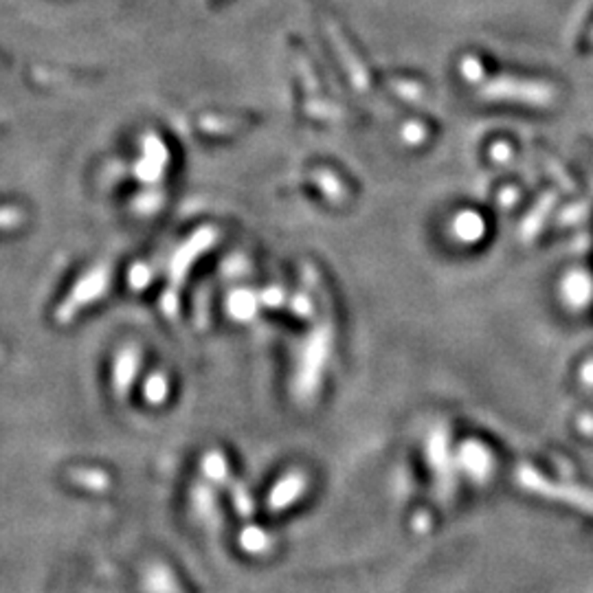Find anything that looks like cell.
Masks as SVG:
<instances>
[{"mask_svg":"<svg viewBox=\"0 0 593 593\" xmlns=\"http://www.w3.org/2000/svg\"><path fill=\"white\" fill-rule=\"evenodd\" d=\"M152 277H155V269H152L150 264H146V261H138L130 269V273H128V284H130L132 290H143L150 286Z\"/></svg>","mask_w":593,"mask_h":593,"instance_id":"obj_16","label":"cell"},{"mask_svg":"<svg viewBox=\"0 0 593 593\" xmlns=\"http://www.w3.org/2000/svg\"><path fill=\"white\" fill-rule=\"evenodd\" d=\"M141 367V350L137 345L126 343L117 350L115 358H112V392L119 400H126L130 395L135 380Z\"/></svg>","mask_w":593,"mask_h":593,"instance_id":"obj_5","label":"cell"},{"mask_svg":"<svg viewBox=\"0 0 593 593\" xmlns=\"http://www.w3.org/2000/svg\"><path fill=\"white\" fill-rule=\"evenodd\" d=\"M482 95L488 99H506V102L532 103V106H547L553 102L556 93L545 84L527 82L517 77H494L482 84Z\"/></svg>","mask_w":593,"mask_h":593,"instance_id":"obj_4","label":"cell"},{"mask_svg":"<svg viewBox=\"0 0 593 593\" xmlns=\"http://www.w3.org/2000/svg\"><path fill=\"white\" fill-rule=\"evenodd\" d=\"M229 486V494H231V503H234L235 512L240 514L242 518H251L255 512V501H253V494H251L249 488H246V483L242 482H229L226 483Z\"/></svg>","mask_w":593,"mask_h":593,"instance_id":"obj_14","label":"cell"},{"mask_svg":"<svg viewBox=\"0 0 593 593\" xmlns=\"http://www.w3.org/2000/svg\"><path fill=\"white\" fill-rule=\"evenodd\" d=\"M143 591L146 593H185L178 585L174 571L163 562H150L143 570Z\"/></svg>","mask_w":593,"mask_h":593,"instance_id":"obj_8","label":"cell"},{"mask_svg":"<svg viewBox=\"0 0 593 593\" xmlns=\"http://www.w3.org/2000/svg\"><path fill=\"white\" fill-rule=\"evenodd\" d=\"M260 293L251 288H234L226 296V313L235 321H251L260 313Z\"/></svg>","mask_w":593,"mask_h":593,"instance_id":"obj_9","label":"cell"},{"mask_svg":"<svg viewBox=\"0 0 593 593\" xmlns=\"http://www.w3.org/2000/svg\"><path fill=\"white\" fill-rule=\"evenodd\" d=\"M580 49L582 51H589V49H593V29L589 33H587V38H585V42L580 44Z\"/></svg>","mask_w":593,"mask_h":593,"instance_id":"obj_19","label":"cell"},{"mask_svg":"<svg viewBox=\"0 0 593 593\" xmlns=\"http://www.w3.org/2000/svg\"><path fill=\"white\" fill-rule=\"evenodd\" d=\"M111 279L112 275L108 266H95L93 270H88V273L73 286L71 293L66 295V299L58 305L56 310L58 323H71L84 308L95 304L99 296L108 293V288H111Z\"/></svg>","mask_w":593,"mask_h":593,"instance_id":"obj_3","label":"cell"},{"mask_svg":"<svg viewBox=\"0 0 593 593\" xmlns=\"http://www.w3.org/2000/svg\"><path fill=\"white\" fill-rule=\"evenodd\" d=\"M288 308L296 319H313L314 316V299L310 293H296L288 296Z\"/></svg>","mask_w":593,"mask_h":593,"instance_id":"obj_15","label":"cell"},{"mask_svg":"<svg viewBox=\"0 0 593 593\" xmlns=\"http://www.w3.org/2000/svg\"><path fill=\"white\" fill-rule=\"evenodd\" d=\"M200 473L205 482H209L211 486H225V483L231 482L229 462H226L225 453L220 451H209L202 455Z\"/></svg>","mask_w":593,"mask_h":593,"instance_id":"obj_12","label":"cell"},{"mask_svg":"<svg viewBox=\"0 0 593 593\" xmlns=\"http://www.w3.org/2000/svg\"><path fill=\"white\" fill-rule=\"evenodd\" d=\"M332 356V325L328 319L319 321L299 343L295 356L293 394L304 403L313 400L328 360Z\"/></svg>","mask_w":593,"mask_h":593,"instance_id":"obj_1","label":"cell"},{"mask_svg":"<svg viewBox=\"0 0 593 593\" xmlns=\"http://www.w3.org/2000/svg\"><path fill=\"white\" fill-rule=\"evenodd\" d=\"M260 301L266 308H284V305H288V295L281 286H266L260 293Z\"/></svg>","mask_w":593,"mask_h":593,"instance_id":"obj_17","label":"cell"},{"mask_svg":"<svg viewBox=\"0 0 593 593\" xmlns=\"http://www.w3.org/2000/svg\"><path fill=\"white\" fill-rule=\"evenodd\" d=\"M68 479L75 483L77 488H84V491L91 492H106L111 488V474L102 468H93V466H79L68 471Z\"/></svg>","mask_w":593,"mask_h":593,"instance_id":"obj_10","label":"cell"},{"mask_svg":"<svg viewBox=\"0 0 593 593\" xmlns=\"http://www.w3.org/2000/svg\"><path fill=\"white\" fill-rule=\"evenodd\" d=\"M462 71H464V75H466L468 79H471V82H482V77H483V66H482V62H479L477 58H466L462 62Z\"/></svg>","mask_w":593,"mask_h":593,"instance_id":"obj_18","label":"cell"},{"mask_svg":"<svg viewBox=\"0 0 593 593\" xmlns=\"http://www.w3.org/2000/svg\"><path fill=\"white\" fill-rule=\"evenodd\" d=\"M237 543L246 553H253V556H264V553L273 552L275 541L264 527L257 526H246L242 527L240 536H237Z\"/></svg>","mask_w":593,"mask_h":593,"instance_id":"obj_11","label":"cell"},{"mask_svg":"<svg viewBox=\"0 0 593 593\" xmlns=\"http://www.w3.org/2000/svg\"><path fill=\"white\" fill-rule=\"evenodd\" d=\"M167 395H170V380H167V376L161 372L147 376L146 383H143V398L158 407V404L165 403Z\"/></svg>","mask_w":593,"mask_h":593,"instance_id":"obj_13","label":"cell"},{"mask_svg":"<svg viewBox=\"0 0 593 593\" xmlns=\"http://www.w3.org/2000/svg\"><path fill=\"white\" fill-rule=\"evenodd\" d=\"M308 483L310 479L304 471L286 473L284 477L270 488L269 499H266V508L273 514L284 512L286 508H290L295 501H299V499L304 497V492L308 491Z\"/></svg>","mask_w":593,"mask_h":593,"instance_id":"obj_6","label":"cell"},{"mask_svg":"<svg viewBox=\"0 0 593 593\" xmlns=\"http://www.w3.org/2000/svg\"><path fill=\"white\" fill-rule=\"evenodd\" d=\"M190 506L191 514L209 530H217L220 527V510H217V499L216 491L209 482H198L194 483L190 492Z\"/></svg>","mask_w":593,"mask_h":593,"instance_id":"obj_7","label":"cell"},{"mask_svg":"<svg viewBox=\"0 0 593 593\" xmlns=\"http://www.w3.org/2000/svg\"><path fill=\"white\" fill-rule=\"evenodd\" d=\"M217 240V231L214 226H202L198 229L181 249L176 251L174 257L167 264V288L163 290L161 295V308L170 319H174L178 314V305H181V295L182 284H185V277L190 273V269L194 266V261L200 257L202 253L211 249Z\"/></svg>","mask_w":593,"mask_h":593,"instance_id":"obj_2","label":"cell"}]
</instances>
